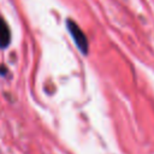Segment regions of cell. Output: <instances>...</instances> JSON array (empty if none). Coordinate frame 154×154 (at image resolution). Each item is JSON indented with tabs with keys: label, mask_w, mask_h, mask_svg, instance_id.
Instances as JSON below:
<instances>
[{
	"label": "cell",
	"mask_w": 154,
	"mask_h": 154,
	"mask_svg": "<svg viewBox=\"0 0 154 154\" xmlns=\"http://www.w3.org/2000/svg\"><path fill=\"white\" fill-rule=\"evenodd\" d=\"M11 42V31L7 25V23L4 20L2 17H0V48L8 47Z\"/></svg>",
	"instance_id": "2"
},
{
	"label": "cell",
	"mask_w": 154,
	"mask_h": 154,
	"mask_svg": "<svg viewBox=\"0 0 154 154\" xmlns=\"http://www.w3.org/2000/svg\"><path fill=\"white\" fill-rule=\"evenodd\" d=\"M66 28H67L76 47L79 49V52L83 55H87L89 52V42H88L85 34L72 19H66Z\"/></svg>",
	"instance_id": "1"
}]
</instances>
